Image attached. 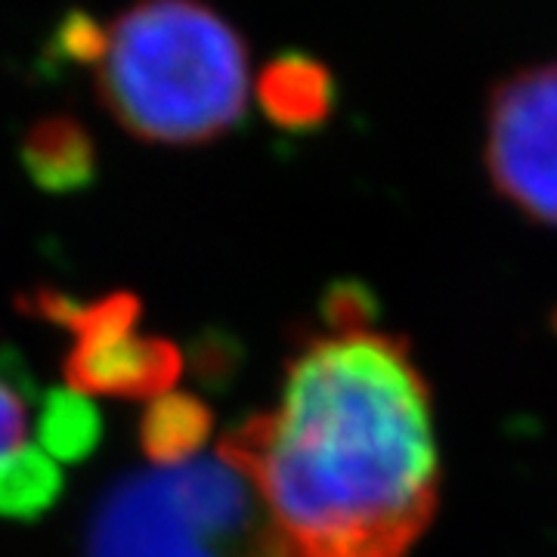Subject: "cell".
I'll return each instance as SVG.
<instances>
[{
	"mask_svg": "<svg viewBox=\"0 0 557 557\" xmlns=\"http://www.w3.org/2000/svg\"><path fill=\"white\" fill-rule=\"evenodd\" d=\"M220 456L255 486L278 557H406L437 515L431 391L409 344L372 325L310 341L276 409Z\"/></svg>",
	"mask_w": 557,
	"mask_h": 557,
	"instance_id": "1",
	"label": "cell"
},
{
	"mask_svg": "<svg viewBox=\"0 0 557 557\" xmlns=\"http://www.w3.org/2000/svg\"><path fill=\"white\" fill-rule=\"evenodd\" d=\"M90 72L106 112L156 146L226 137L251 97L245 38L205 0H134L102 25Z\"/></svg>",
	"mask_w": 557,
	"mask_h": 557,
	"instance_id": "2",
	"label": "cell"
},
{
	"mask_svg": "<svg viewBox=\"0 0 557 557\" xmlns=\"http://www.w3.org/2000/svg\"><path fill=\"white\" fill-rule=\"evenodd\" d=\"M84 557H278L255 486L226 458H186L119 480Z\"/></svg>",
	"mask_w": 557,
	"mask_h": 557,
	"instance_id": "3",
	"label": "cell"
},
{
	"mask_svg": "<svg viewBox=\"0 0 557 557\" xmlns=\"http://www.w3.org/2000/svg\"><path fill=\"white\" fill-rule=\"evenodd\" d=\"M483 168L515 211L557 226V60L515 69L490 90Z\"/></svg>",
	"mask_w": 557,
	"mask_h": 557,
	"instance_id": "4",
	"label": "cell"
},
{
	"mask_svg": "<svg viewBox=\"0 0 557 557\" xmlns=\"http://www.w3.org/2000/svg\"><path fill=\"white\" fill-rule=\"evenodd\" d=\"M35 313L75 332L65 379L78 394L106 397H161L180 375L177 347L159 335L137 332L139 304L131 295H109L97 304H72L40 295Z\"/></svg>",
	"mask_w": 557,
	"mask_h": 557,
	"instance_id": "5",
	"label": "cell"
},
{
	"mask_svg": "<svg viewBox=\"0 0 557 557\" xmlns=\"http://www.w3.org/2000/svg\"><path fill=\"white\" fill-rule=\"evenodd\" d=\"M260 112L288 134L319 131L335 115L338 81L332 69L304 50H285L260 69L255 81Z\"/></svg>",
	"mask_w": 557,
	"mask_h": 557,
	"instance_id": "6",
	"label": "cell"
},
{
	"mask_svg": "<svg viewBox=\"0 0 557 557\" xmlns=\"http://www.w3.org/2000/svg\"><path fill=\"white\" fill-rule=\"evenodd\" d=\"M22 168L44 193H78L97 177L94 134L75 115H44L22 137Z\"/></svg>",
	"mask_w": 557,
	"mask_h": 557,
	"instance_id": "7",
	"label": "cell"
},
{
	"mask_svg": "<svg viewBox=\"0 0 557 557\" xmlns=\"http://www.w3.org/2000/svg\"><path fill=\"white\" fill-rule=\"evenodd\" d=\"M211 434V412L189 394H161L139 421V443L159 465H177L196 458Z\"/></svg>",
	"mask_w": 557,
	"mask_h": 557,
	"instance_id": "8",
	"label": "cell"
},
{
	"mask_svg": "<svg viewBox=\"0 0 557 557\" xmlns=\"http://www.w3.org/2000/svg\"><path fill=\"white\" fill-rule=\"evenodd\" d=\"M62 493L60 465L44 449L16 446L0 456V518H40Z\"/></svg>",
	"mask_w": 557,
	"mask_h": 557,
	"instance_id": "9",
	"label": "cell"
},
{
	"mask_svg": "<svg viewBox=\"0 0 557 557\" xmlns=\"http://www.w3.org/2000/svg\"><path fill=\"white\" fill-rule=\"evenodd\" d=\"M38 434L53 461H81L100 443V412L78 391H53L40 409Z\"/></svg>",
	"mask_w": 557,
	"mask_h": 557,
	"instance_id": "10",
	"label": "cell"
},
{
	"mask_svg": "<svg viewBox=\"0 0 557 557\" xmlns=\"http://www.w3.org/2000/svg\"><path fill=\"white\" fill-rule=\"evenodd\" d=\"M22 437H25V406H22V397L7 381H0V456H7L16 446H22Z\"/></svg>",
	"mask_w": 557,
	"mask_h": 557,
	"instance_id": "11",
	"label": "cell"
}]
</instances>
